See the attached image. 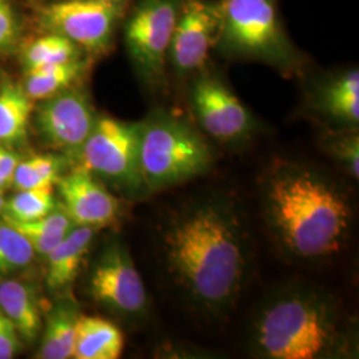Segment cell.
<instances>
[{
    "label": "cell",
    "mask_w": 359,
    "mask_h": 359,
    "mask_svg": "<svg viewBox=\"0 0 359 359\" xmlns=\"http://www.w3.org/2000/svg\"><path fill=\"white\" fill-rule=\"evenodd\" d=\"M63 209L75 226L99 229L120 216V201L90 170L79 165L56 182Z\"/></svg>",
    "instance_id": "obj_13"
},
{
    "label": "cell",
    "mask_w": 359,
    "mask_h": 359,
    "mask_svg": "<svg viewBox=\"0 0 359 359\" xmlns=\"http://www.w3.org/2000/svg\"><path fill=\"white\" fill-rule=\"evenodd\" d=\"M87 292L90 299L118 317L142 320L149 298L128 249L121 243L107 245L90 268Z\"/></svg>",
    "instance_id": "obj_10"
},
{
    "label": "cell",
    "mask_w": 359,
    "mask_h": 359,
    "mask_svg": "<svg viewBox=\"0 0 359 359\" xmlns=\"http://www.w3.org/2000/svg\"><path fill=\"white\" fill-rule=\"evenodd\" d=\"M87 55L71 40L52 32L32 39L23 47L20 59L26 71L47 65H63L86 57Z\"/></svg>",
    "instance_id": "obj_21"
},
{
    "label": "cell",
    "mask_w": 359,
    "mask_h": 359,
    "mask_svg": "<svg viewBox=\"0 0 359 359\" xmlns=\"http://www.w3.org/2000/svg\"><path fill=\"white\" fill-rule=\"evenodd\" d=\"M39 103L35 128L41 142L77 156L97 118L90 95L76 84Z\"/></svg>",
    "instance_id": "obj_12"
},
{
    "label": "cell",
    "mask_w": 359,
    "mask_h": 359,
    "mask_svg": "<svg viewBox=\"0 0 359 359\" xmlns=\"http://www.w3.org/2000/svg\"><path fill=\"white\" fill-rule=\"evenodd\" d=\"M77 157L97 179L130 196L147 193L139 163V123L97 116Z\"/></svg>",
    "instance_id": "obj_8"
},
{
    "label": "cell",
    "mask_w": 359,
    "mask_h": 359,
    "mask_svg": "<svg viewBox=\"0 0 359 359\" xmlns=\"http://www.w3.org/2000/svg\"><path fill=\"white\" fill-rule=\"evenodd\" d=\"M124 348L118 326L96 316H79L75 334V359H117Z\"/></svg>",
    "instance_id": "obj_17"
},
{
    "label": "cell",
    "mask_w": 359,
    "mask_h": 359,
    "mask_svg": "<svg viewBox=\"0 0 359 359\" xmlns=\"http://www.w3.org/2000/svg\"><path fill=\"white\" fill-rule=\"evenodd\" d=\"M184 0H135L123 19L129 59L142 84L158 92L167 86L168 53Z\"/></svg>",
    "instance_id": "obj_6"
},
{
    "label": "cell",
    "mask_w": 359,
    "mask_h": 359,
    "mask_svg": "<svg viewBox=\"0 0 359 359\" xmlns=\"http://www.w3.org/2000/svg\"><path fill=\"white\" fill-rule=\"evenodd\" d=\"M139 163L147 192L152 193L205 175L215 154L192 121L156 108L139 123Z\"/></svg>",
    "instance_id": "obj_5"
},
{
    "label": "cell",
    "mask_w": 359,
    "mask_h": 359,
    "mask_svg": "<svg viewBox=\"0 0 359 359\" xmlns=\"http://www.w3.org/2000/svg\"><path fill=\"white\" fill-rule=\"evenodd\" d=\"M213 0H184L168 53V74L189 80L209 65L217 41Z\"/></svg>",
    "instance_id": "obj_11"
},
{
    "label": "cell",
    "mask_w": 359,
    "mask_h": 359,
    "mask_svg": "<svg viewBox=\"0 0 359 359\" xmlns=\"http://www.w3.org/2000/svg\"><path fill=\"white\" fill-rule=\"evenodd\" d=\"M8 222L16 231L26 237L35 255L44 257L47 256L52 249L65 238L67 233L75 226L71 218L65 213V209H53L51 213L46 215L44 217L28 222Z\"/></svg>",
    "instance_id": "obj_22"
},
{
    "label": "cell",
    "mask_w": 359,
    "mask_h": 359,
    "mask_svg": "<svg viewBox=\"0 0 359 359\" xmlns=\"http://www.w3.org/2000/svg\"><path fill=\"white\" fill-rule=\"evenodd\" d=\"M19 161L20 157L13 148L0 142V192L4 193L13 187V175Z\"/></svg>",
    "instance_id": "obj_29"
},
{
    "label": "cell",
    "mask_w": 359,
    "mask_h": 359,
    "mask_svg": "<svg viewBox=\"0 0 359 359\" xmlns=\"http://www.w3.org/2000/svg\"><path fill=\"white\" fill-rule=\"evenodd\" d=\"M306 108L330 129H358V68L329 74L310 84Z\"/></svg>",
    "instance_id": "obj_14"
},
{
    "label": "cell",
    "mask_w": 359,
    "mask_h": 359,
    "mask_svg": "<svg viewBox=\"0 0 359 359\" xmlns=\"http://www.w3.org/2000/svg\"><path fill=\"white\" fill-rule=\"evenodd\" d=\"M87 67L88 60L87 57H83L63 65H47L26 71L25 83L22 86L32 102H41L76 86L86 75Z\"/></svg>",
    "instance_id": "obj_20"
},
{
    "label": "cell",
    "mask_w": 359,
    "mask_h": 359,
    "mask_svg": "<svg viewBox=\"0 0 359 359\" xmlns=\"http://www.w3.org/2000/svg\"><path fill=\"white\" fill-rule=\"evenodd\" d=\"M35 257L26 237L4 219L0 221V277L28 266Z\"/></svg>",
    "instance_id": "obj_25"
},
{
    "label": "cell",
    "mask_w": 359,
    "mask_h": 359,
    "mask_svg": "<svg viewBox=\"0 0 359 359\" xmlns=\"http://www.w3.org/2000/svg\"><path fill=\"white\" fill-rule=\"evenodd\" d=\"M128 8L92 0H53L39 8L38 19L46 32L71 40L86 55L99 56L112 47Z\"/></svg>",
    "instance_id": "obj_9"
},
{
    "label": "cell",
    "mask_w": 359,
    "mask_h": 359,
    "mask_svg": "<svg viewBox=\"0 0 359 359\" xmlns=\"http://www.w3.org/2000/svg\"><path fill=\"white\" fill-rule=\"evenodd\" d=\"M354 345L353 322L339 299L306 283H289L266 295L248 330V346L256 358H346Z\"/></svg>",
    "instance_id": "obj_3"
},
{
    "label": "cell",
    "mask_w": 359,
    "mask_h": 359,
    "mask_svg": "<svg viewBox=\"0 0 359 359\" xmlns=\"http://www.w3.org/2000/svg\"><path fill=\"white\" fill-rule=\"evenodd\" d=\"M188 83L193 117L208 139L225 147H238L259 132L256 116L210 65Z\"/></svg>",
    "instance_id": "obj_7"
},
{
    "label": "cell",
    "mask_w": 359,
    "mask_h": 359,
    "mask_svg": "<svg viewBox=\"0 0 359 359\" xmlns=\"http://www.w3.org/2000/svg\"><path fill=\"white\" fill-rule=\"evenodd\" d=\"M53 209H56L53 187L23 189L16 191L10 200L4 201L1 216L6 221L28 222L44 217Z\"/></svg>",
    "instance_id": "obj_24"
},
{
    "label": "cell",
    "mask_w": 359,
    "mask_h": 359,
    "mask_svg": "<svg viewBox=\"0 0 359 359\" xmlns=\"http://www.w3.org/2000/svg\"><path fill=\"white\" fill-rule=\"evenodd\" d=\"M93 234L95 229L88 226H74L46 256V283L52 292L65 290L76 280L90 252Z\"/></svg>",
    "instance_id": "obj_15"
},
{
    "label": "cell",
    "mask_w": 359,
    "mask_h": 359,
    "mask_svg": "<svg viewBox=\"0 0 359 359\" xmlns=\"http://www.w3.org/2000/svg\"><path fill=\"white\" fill-rule=\"evenodd\" d=\"M156 249L168 285L187 308L218 320L237 306L250 278L253 249L236 198L206 192L168 208L157 224Z\"/></svg>",
    "instance_id": "obj_1"
},
{
    "label": "cell",
    "mask_w": 359,
    "mask_h": 359,
    "mask_svg": "<svg viewBox=\"0 0 359 359\" xmlns=\"http://www.w3.org/2000/svg\"><path fill=\"white\" fill-rule=\"evenodd\" d=\"M34 102L22 84L7 80L0 86V142L7 147H22L28 139Z\"/></svg>",
    "instance_id": "obj_18"
},
{
    "label": "cell",
    "mask_w": 359,
    "mask_h": 359,
    "mask_svg": "<svg viewBox=\"0 0 359 359\" xmlns=\"http://www.w3.org/2000/svg\"><path fill=\"white\" fill-rule=\"evenodd\" d=\"M4 201H6L4 193L0 192V215H1V210H3V206H4Z\"/></svg>",
    "instance_id": "obj_31"
},
{
    "label": "cell",
    "mask_w": 359,
    "mask_h": 359,
    "mask_svg": "<svg viewBox=\"0 0 359 359\" xmlns=\"http://www.w3.org/2000/svg\"><path fill=\"white\" fill-rule=\"evenodd\" d=\"M19 23L10 0H0V53L11 52L18 44Z\"/></svg>",
    "instance_id": "obj_27"
},
{
    "label": "cell",
    "mask_w": 359,
    "mask_h": 359,
    "mask_svg": "<svg viewBox=\"0 0 359 359\" xmlns=\"http://www.w3.org/2000/svg\"><path fill=\"white\" fill-rule=\"evenodd\" d=\"M323 149L353 179L359 177L358 129H329L322 137Z\"/></svg>",
    "instance_id": "obj_26"
},
{
    "label": "cell",
    "mask_w": 359,
    "mask_h": 359,
    "mask_svg": "<svg viewBox=\"0 0 359 359\" xmlns=\"http://www.w3.org/2000/svg\"><path fill=\"white\" fill-rule=\"evenodd\" d=\"M22 339L13 322L0 310V359H11L18 354Z\"/></svg>",
    "instance_id": "obj_28"
},
{
    "label": "cell",
    "mask_w": 359,
    "mask_h": 359,
    "mask_svg": "<svg viewBox=\"0 0 359 359\" xmlns=\"http://www.w3.org/2000/svg\"><path fill=\"white\" fill-rule=\"evenodd\" d=\"M65 158L56 154H35L20 160L13 175V187L16 191L51 188L63 176Z\"/></svg>",
    "instance_id": "obj_23"
},
{
    "label": "cell",
    "mask_w": 359,
    "mask_h": 359,
    "mask_svg": "<svg viewBox=\"0 0 359 359\" xmlns=\"http://www.w3.org/2000/svg\"><path fill=\"white\" fill-rule=\"evenodd\" d=\"M265 228L283 256L321 262L342 252L353 229L346 189L321 168L294 158H274L259 180Z\"/></svg>",
    "instance_id": "obj_2"
},
{
    "label": "cell",
    "mask_w": 359,
    "mask_h": 359,
    "mask_svg": "<svg viewBox=\"0 0 359 359\" xmlns=\"http://www.w3.org/2000/svg\"><path fill=\"white\" fill-rule=\"evenodd\" d=\"M79 316L76 305L71 301H63L52 309L46 320L36 358L69 359L74 357Z\"/></svg>",
    "instance_id": "obj_19"
},
{
    "label": "cell",
    "mask_w": 359,
    "mask_h": 359,
    "mask_svg": "<svg viewBox=\"0 0 359 359\" xmlns=\"http://www.w3.org/2000/svg\"><path fill=\"white\" fill-rule=\"evenodd\" d=\"M92 1H100V3H111V4H120V6H129L132 0H92Z\"/></svg>",
    "instance_id": "obj_30"
},
{
    "label": "cell",
    "mask_w": 359,
    "mask_h": 359,
    "mask_svg": "<svg viewBox=\"0 0 359 359\" xmlns=\"http://www.w3.org/2000/svg\"><path fill=\"white\" fill-rule=\"evenodd\" d=\"M213 7L221 56L264 63L286 76L304 72L308 57L285 27L280 0H213Z\"/></svg>",
    "instance_id": "obj_4"
},
{
    "label": "cell",
    "mask_w": 359,
    "mask_h": 359,
    "mask_svg": "<svg viewBox=\"0 0 359 359\" xmlns=\"http://www.w3.org/2000/svg\"><path fill=\"white\" fill-rule=\"evenodd\" d=\"M0 310L13 322L20 339L28 344L36 341L43 322L36 292L31 285L18 280L0 283Z\"/></svg>",
    "instance_id": "obj_16"
}]
</instances>
